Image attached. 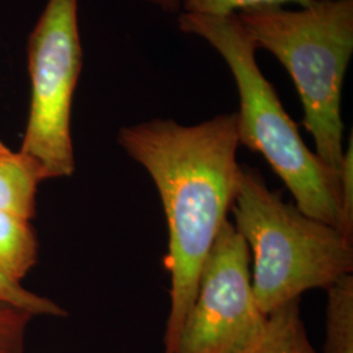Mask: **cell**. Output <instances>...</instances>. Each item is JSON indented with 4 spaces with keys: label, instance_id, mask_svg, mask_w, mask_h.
<instances>
[{
    "label": "cell",
    "instance_id": "cell-12",
    "mask_svg": "<svg viewBox=\"0 0 353 353\" xmlns=\"http://www.w3.org/2000/svg\"><path fill=\"white\" fill-rule=\"evenodd\" d=\"M316 0H182V12L199 13L210 16H230L259 8V7H283L284 4H296L309 7Z\"/></svg>",
    "mask_w": 353,
    "mask_h": 353
},
{
    "label": "cell",
    "instance_id": "cell-3",
    "mask_svg": "<svg viewBox=\"0 0 353 353\" xmlns=\"http://www.w3.org/2000/svg\"><path fill=\"white\" fill-rule=\"evenodd\" d=\"M237 17L256 50L268 51L288 71L318 157L341 170V92L353 55V0H316L296 11L259 7Z\"/></svg>",
    "mask_w": 353,
    "mask_h": 353
},
{
    "label": "cell",
    "instance_id": "cell-10",
    "mask_svg": "<svg viewBox=\"0 0 353 353\" xmlns=\"http://www.w3.org/2000/svg\"><path fill=\"white\" fill-rule=\"evenodd\" d=\"M325 353H353V275L335 280L327 290Z\"/></svg>",
    "mask_w": 353,
    "mask_h": 353
},
{
    "label": "cell",
    "instance_id": "cell-8",
    "mask_svg": "<svg viewBox=\"0 0 353 353\" xmlns=\"http://www.w3.org/2000/svg\"><path fill=\"white\" fill-rule=\"evenodd\" d=\"M30 221L0 211V272L20 284L37 263V236Z\"/></svg>",
    "mask_w": 353,
    "mask_h": 353
},
{
    "label": "cell",
    "instance_id": "cell-7",
    "mask_svg": "<svg viewBox=\"0 0 353 353\" xmlns=\"http://www.w3.org/2000/svg\"><path fill=\"white\" fill-rule=\"evenodd\" d=\"M48 181L37 161L0 140V211L33 220L41 182Z\"/></svg>",
    "mask_w": 353,
    "mask_h": 353
},
{
    "label": "cell",
    "instance_id": "cell-9",
    "mask_svg": "<svg viewBox=\"0 0 353 353\" xmlns=\"http://www.w3.org/2000/svg\"><path fill=\"white\" fill-rule=\"evenodd\" d=\"M296 299L274 310L268 316L265 336L243 353H318L307 336Z\"/></svg>",
    "mask_w": 353,
    "mask_h": 353
},
{
    "label": "cell",
    "instance_id": "cell-15",
    "mask_svg": "<svg viewBox=\"0 0 353 353\" xmlns=\"http://www.w3.org/2000/svg\"><path fill=\"white\" fill-rule=\"evenodd\" d=\"M164 13H178L182 11V0H141Z\"/></svg>",
    "mask_w": 353,
    "mask_h": 353
},
{
    "label": "cell",
    "instance_id": "cell-4",
    "mask_svg": "<svg viewBox=\"0 0 353 353\" xmlns=\"http://www.w3.org/2000/svg\"><path fill=\"white\" fill-rule=\"evenodd\" d=\"M232 212L252 256V292L265 316L352 274V239L284 202L255 168L242 165Z\"/></svg>",
    "mask_w": 353,
    "mask_h": 353
},
{
    "label": "cell",
    "instance_id": "cell-5",
    "mask_svg": "<svg viewBox=\"0 0 353 353\" xmlns=\"http://www.w3.org/2000/svg\"><path fill=\"white\" fill-rule=\"evenodd\" d=\"M30 101L20 151L48 179L75 173L71 114L83 70L79 0H48L26 48Z\"/></svg>",
    "mask_w": 353,
    "mask_h": 353
},
{
    "label": "cell",
    "instance_id": "cell-14",
    "mask_svg": "<svg viewBox=\"0 0 353 353\" xmlns=\"http://www.w3.org/2000/svg\"><path fill=\"white\" fill-rule=\"evenodd\" d=\"M341 189H343V216L347 232L353 236V139L350 137L347 151L341 163Z\"/></svg>",
    "mask_w": 353,
    "mask_h": 353
},
{
    "label": "cell",
    "instance_id": "cell-6",
    "mask_svg": "<svg viewBox=\"0 0 353 353\" xmlns=\"http://www.w3.org/2000/svg\"><path fill=\"white\" fill-rule=\"evenodd\" d=\"M250 259L228 220L203 265L174 353H243L262 341L268 316L255 303Z\"/></svg>",
    "mask_w": 353,
    "mask_h": 353
},
{
    "label": "cell",
    "instance_id": "cell-13",
    "mask_svg": "<svg viewBox=\"0 0 353 353\" xmlns=\"http://www.w3.org/2000/svg\"><path fill=\"white\" fill-rule=\"evenodd\" d=\"M34 316L0 303V353H24L26 330Z\"/></svg>",
    "mask_w": 353,
    "mask_h": 353
},
{
    "label": "cell",
    "instance_id": "cell-1",
    "mask_svg": "<svg viewBox=\"0 0 353 353\" xmlns=\"http://www.w3.org/2000/svg\"><path fill=\"white\" fill-rule=\"evenodd\" d=\"M117 141L150 174L164 208L170 276L164 353H174L203 265L239 188L237 113L217 114L196 125L154 118L122 127Z\"/></svg>",
    "mask_w": 353,
    "mask_h": 353
},
{
    "label": "cell",
    "instance_id": "cell-11",
    "mask_svg": "<svg viewBox=\"0 0 353 353\" xmlns=\"http://www.w3.org/2000/svg\"><path fill=\"white\" fill-rule=\"evenodd\" d=\"M0 303H8L32 316L64 318L68 313L59 303L24 288L23 284L6 278L0 272Z\"/></svg>",
    "mask_w": 353,
    "mask_h": 353
},
{
    "label": "cell",
    "instance_id": "cell-2",
    "mask_svg": "<svg viewBox=\"0 0 353 353\" xmlns=\"http://www.w3.org/2000/svg\"><path fill=\"white\" fill-rule=\"evenodd\" d=\"M182 33L202 38L223 61L239 90L237 131L240 145L261 153L290 190L296 207L307 216L338 228L344 224L341 170L325 164L305 144L297 125L256 62V48L237 14L210 16L182 12Z\"/></svg>",
    "mask_w": 353,
    "mask_h": 353
}]
</instances>
